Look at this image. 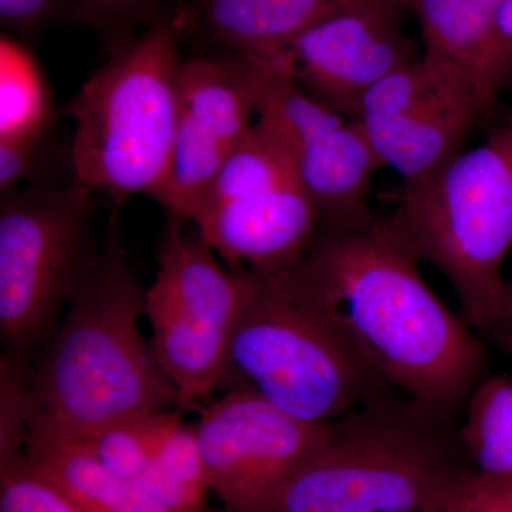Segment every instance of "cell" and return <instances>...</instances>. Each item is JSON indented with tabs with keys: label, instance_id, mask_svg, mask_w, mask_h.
<instances>
[{
	"label": "cell",
	"instance_id": "15",
	"mask_svg": "<svg viewBox=\"0 0 512 512\" xmlns=\"http://www.w3.org/2000/svg\"><path fill=\"white\" fill-rule=\"evenodd\" d=\"M501 0H406L419 20L426 55L457 70L485 113L512 82V47L498 26Z\"/></svg>",
	"mask_w": 512,
	"mask_h": 512
},
{
	"label": "cell",
	"instance_id": "2",
	"mask_svg": "<svg viewBox=\"0 0 512 512\" xmlns=\"http://www.w3.org/2000/svg\"><path fill=\"white\" fill-rule=\"evenodd\" d=\"M144 293L114 214L96 261L30 373L28 424L86 440L119 421L187 410L138 330Z\"/></svg>",
	"mask_w": 512,
	"mask_h": 512
},
{
	"label": "cell",
	"instance_id": "24",
	"mask_svg": "<svg viewBox=\"0 0 512 512\" xmlns=\"http://www.w3.org/2000/svg\"><path fill=\"white\" fill-rule=\"evenodd\" d=\"M0 467L25 454L30 416L28 369L2 356L0 366Z\"/></svg>",
	"mask_w": 512,
	"mask_h": 512
},
{
	"label": "cell",
	"instance_id": "5",
	"mask_svg": "<svg viewBox=\"0 0 512 512\" xmlns=\"http://www.w3.org/2000/svg\"><path fill=\"white\" fill-rule=\"evenodd\" d=\"M221 386L251 389L308 423H328L402 393L293 272L251 271Z\"/></svg>",
	"mask_w": 512,
	"mask_h": 512
},
{
	"label": "cell",
	"instance_id": "18",
	"mask_svg": "<svg viewBox=\"0 0 512 512\" xmlns=\"http://www.w3.org/2000/svg\"><path fill=\"white\" fill-rule=\"evenodd\" d=\"M52 90L29 43L0 40V141L39 136L55 128Z\"/></svg>",
	"mask_w": 512,
	"mask_h": 512
},
{
	"label": "cell",
	"instance_id": "10",
	"mask_svg": "<svg viewBox=\"0 0 512 512\" xmlns=\"http://www.w3.org/2000/svg\"><path fill=\"white\" fill-rule=\"evenodd\" d=\"M217 50L184 57L173 168L160 205L188 221L192 208L258 119L278 64Z\"/></svg>",
	"mask_w": 512,
	"mask_h": 512
},
{
	"label": "cell",
	"instance_id": "21",
	"mask_svg": "<svg viewBox=\"0 0 512 512\" xmlns=\"http://www.w3.org/2000/svg\"><path fill=\"white\" fill-rule=\"evenodd\" d=\"M79 22L111 53L126 45L164 9L163 0H76Z\"/></svg>",
	"mask_w": 512,
	"mask_h": 512
},
{
	"label": "cell",
	"instance_id": "1",
	"mask_svg": "<svg viewBox=\"0 0 512 512\" xmlns=\"http://www.w3.org/2000/svg\"><path fill=\"white\" fill-rule=\"evenodd\" d=\"M293 272L387 382L460 417L487 376L484 342L427 285L383 220L318 232Z\"/></svg>",
	"mask_w": 512,
	"mask_h": 512
},
{
	"label": "cell",
	"instance_id": "19",
	"mask_svg": "<svg viewBox=\"0 0 512 512\" xmlns=\"http://www.w3.org/2000/svg\"><path fill=\"white\" fill-rule=\"evenodd\" d=\"M461 439L476 473L512 478V376H484L468 396Z\"/></svg>",
	"mask_w": 512,
	"mask_h": 512
},
{
	"label": "cell",
	"instance_id": "17",
	"mask_svg": "<svg viewBox=\"0 0 512 512\" xmlns=\"http://www.w3.org/2000/svg\"><path fill=\"white\" fill-rule=\"evenodd\" d=\"M25 457L82 512H168L136 483L104 466L82 441L29 423Z\"/></svg>",
	"mask_w": 512,
	"mask_h": 512
},
{
	"label": "cell",
	"instance_id": "14",
	"mask_svg": "<svg viewBox=\"0 0 512 512\" xmlns=\"http://www.w3.org/2000/svg\"><path fill=\"white\" fill-rule=\"evenodd\" d=\"M406 0H349L291 43L285 59L313 99L359 121L367 92L421 56L404 32Z\"/></svg>",
	"mask_w": 512,
	"mask_h": 512
},
{
	"label": "cell",
	"instance_id": "20",
	"mask_svg": "<svg viewBox=\"0 0 512 512\" xmlns=\"http://www.w3.org/2000/svg\"><path fill=\"white\" fill-rule=\"evenodd\" d=\"M53 136L52 128L39 136L0 141V192L69 187L59 181L57 171L74 175L70 140L60 144Z\"/></svg>",
	"mask_w": 512,
	"mask_h": 512
},
{
	"label": "cell",
	"instance_id": "16",
	"mask_svg": "<svg viewBox=\"0 0 512 512\" xmlns=\"http://www.w3.org/2000/svg\"><path fill=\"white\" fill-rule=\"evenodd\" d=\"M187 42L200 50L284 62L286 50L313 23L349 0H178Z\"/></svg>",
	"mask_w": 512,
	"mask_h": 512
},
{
	"label": "cell",
	"instance_id": "4",
	"mask_svg": "<svg viewBox=\"0 0 512 512\" xmlns=\"http://www.w3.org/2000/svg\"><path fill=\"white\" fill-rule=\"evenodd\" d=\"M184 43V10L178 0L165 3L67 103L76 184L117 207L136 195L160 204L173 168Z\"/></svg>",
	"mask_w": 512,
	"mask_h": 512
},
{
	"label": "cell",
	"instance_id": "26",
	"mask_svg": "<svg viewBox=\"0 0 512 512\" xmlns=\"http://www.w3.org/2000/svg\"><path fill=\"white\" fill-rule=\"evenodd\" d=\"M440 512H512V478L468 474Z\"/></svg>",
	"mask_w": 512,
	"mask_h": 512
},
{
	"label": "cell",
	"instance_id": "12",
	"mask_svg": "<svg viewBox=\"0 0 512 512\" xmlns=\"http://www.w3.org/2000/svg\"><path fill=\"white\" fill-rule=\"evenodd\" d=\"M485 116L457 70L421 53L367 92L359 123L384 167L413 183L458 156Z\"/></svg>",
	"mask_w": 512,
	"mask_h": 512
},
{
	"label": "cell",
	"instance_id": "11",
	"mask_svg": "<svg viewBox=\"0 0 512 512\" xmlns=\"http://www.w3.org/2000/svg\"><path fill=\"white\" fill-rule=\"evenodd\" d=\"M258 117L285 141L318 210V232L355 231L377 221L370 197L373 178L384 165L359 121L313 99L288 62L272 74Z\"/></svg>",
	"mask_w": 512,
	"mask_h": 512
},
{
	"label": "cell",
	"instance_id": "28",
	"mask_svg": "<svg viewBox=\"0 0 512 512\" xmlns=\"http://www.w3.org/2000/svg\"><path fill=\"white\" fill-rule=\"evenodd\" d=\"M498 26L505 42L512 47V0H501L498 10Z\"/></svg>",
	"mask_w": 512,
	"mask_h": 512
},
{
	"label": "cell",
	"instance_id": "27",
	"mask_svg": "<svg viewBox=\"0 0 512 512\" xmlns=\"http://www.w3.org/2000/svg\"><path fill=\"white\" fill-rule=\"evenodd\" d=\"M483 338L512 359V282L508 284L504 301L495 313L493 322L485 330Z\"/></svg>",
	"mask_w": 512,
	"mask_h": 512
},
{
	"label": "cell",
	"instance_id": "25",
	"mask_svg": "<svg viewBox=\"0 0 512 512\" xmlns=\"http://www.w3.org/2000/svg\"><path fill=\"white\" fill-rule=\"evenodd\" d=\"M73 20L79 22L76 0H0V23L25 43Z\"/></svg>",
	"mask_w": 512,
	"mask_h": 512
},
{
	"label": "cell",
	"instance_id": "13",
	"mask_svg": "<svg viewBox=\"0 0 512 512\" xmlns=\"http://www.w3.org/2000/svg\"><path fill=\"white\" fill-rule=\"evenodd\" d=\"M197 409L198 444L220 512L261 510L328 431L329 421L296 419L251 389L227 390L221 399Z\"/></svg>",
	"mask_w": 512,
	"mask_h": 512
},
{
	"label": "cell",
	"instance_id": "3",
	"mask_svg": "<svg viewBox=\"0 0 512 512\" xmlns=\"http://www.w3.org/2000/svg\"><path fill=\"white\" fill-rule=\"evenodd\" d=\"M458 417L389 394L329 421L258 512H437L474 467Z\"/></svg>",
	"mask_w": 512,
	"mask_h": 512
},
{
	"label": "cell",
	"instance_id": "22",
	"mask_svg": "<svg viewBox=\"0 0 512 512\" xmlns=\"http://www.w3.org/2000/svg\"><path fill=\"white\" fill-rule=\"evenodd\" d=\"M133 417L111 424L82 441L104 466L136 483L151 461L153 416Z\"/></svg>",
	"mask_w": 512,
	"mask_h": 512
},
{
	"label": "cell",
	"instance_id": "8",
	"mask_svg": "<svg viewBox=\"0 0 512 512\" xmlns=\"http://www.w3.org/2000/svg\"><path fill=\"white\" fill-rule=\"evenodd\" d=\"M249 288V271L225 268L194 225L167 215L144 315L153 330L151 352L185 409L221 387Z\"/></svg>",
	"mask_w": 512,
	"mask_h": 512
},
{
	"label": "cell",
	"instance_id": "6",
	"mask_svg": "<svg viewBox=\"0 0 512 512\" xmlns=\"http://www.w3.org/2000/svg\"><path fill=\"white\" fill-rule=\"evenodd\" d=\"M383 222L417 261L439 269L461 318L483 336L510 284L503 268L512 249V124L433 174L403 183Z\"/></svg>",
	"mask_w": 512,
	"mask_h": 512
},
{
	"label": "cell",
	"instance_id": "7",
	"mask_svg": "<svg viewBox=\"0 0 512 512\" xmlns=\"http://www.w3.org/2000/svg\"><path fill=\"white\" fill-rule=\"evenodd\" d=\"M93 197L79 184L0 192V335L13 363L50 343L99 255Z\"/></svg>",
	"mask_w": 512,
	"mask_h": 512
},
{
	"label": "cell",
	"instance_id": "9",
	"mask_svg": "<svg viewBox=\"0 0 512 512\" xmlns=\"http://www.w3.org/2000/svg\"><path fill=\"white\" fill-rule=\"evenodd\" d=\"M188 222L232 271H279L301 261L318 234L319 214L285 141L256 119Z\"/></svg>",
	"mask_w": 512,
	"mask_h": 512
},
{
	"label": "cell",
	"instance_id": "29",
	"mask_svg": "<svg viewBox=\"0 0 512 512\" xmlns=\"http://www.w3.org/2000/svg\"><path fill=\"white\" fill-rule=\"evenodd\" d=\"M437 512H440V511H437Z\"/></svg>",
	"mask_w": 512,
	"mask_h": 512
},
{
	"label": "cell",
	"instance_id": "23",
	"mask_svg": "<svg viewBox=\"0 0 512 512\" xmlns=\"http://www.w3.org/2000/svg\"><path fill=\"white\" fill-rule=\"evenodd\" d=\"M0 512L82 511L23 454L0 467Z\"/></svg>",
	"mask_w": 512,
	"mask_h": 512
}]
</instances>
